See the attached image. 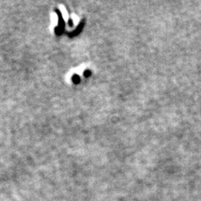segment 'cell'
<instances>
[{"label": "cell", "instance_id": "obj_1", "mask_svg": "<svg viewBox=\"0 0 201 201\" xmlns=\"http://www.w3.org/2000/svg\"><path fill=\"white\" fill-rule=\"evenodd\" d=\"M60 11H61L62 16H63V18L64 19L65 21H67L69 20V13L67 12L66 9L65 8V7L63 5H61L60 6Z\"/></svg>", "mask_w": 201, "mask_h": 201}, {"label": "cell", "instance_id": "obj_2", "mask_svg": "<svg viewBox=\"0 0 201 201\" xmlns=\"http://www.w3.org/2000/svg\"><path fill=\"white\" fill-rule=\"evenodd\" d=\"M51 22L52 26H56L58 23V17L56 13L53 12L51 13Z\"/></svg>", "mask_w": 201, "mask_h": 201}, {"label": "cell", "instance_id": "obj_3", "mask_svg": "<svg viewBox=\"0 0 201 201\" xmlns=\"http://www.w3.org/2000/svg\"><path fill=\"white\" fill-rule=\"evenodd\" d=\"M71 20H72L73 24H74V25H78V22H79V21H80V19H79V17L77 16V15H75V14L71 15Z\"/></svg>", "mask_w": 201, "mask_h": 201}]
</instances>
